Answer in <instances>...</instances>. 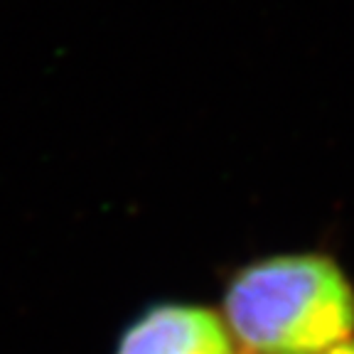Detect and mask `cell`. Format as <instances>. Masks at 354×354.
I'll return each instance as SVG.
<instances>
[{"mask_svg": "<svg viewBox=\"0 0 354 354\" xmlns=\"http://www.w3.org/2000/svg\"><path fill=\"white\" fill-rule=\"evenodd\" d=\"M224 322L251 354H322L352 337L354 288L327 256H268L229 281Z\"/></svg>", "mask_w": 354, "mask_h": 354, "instance_id": "6da1fadb", "label": "cell"}, {"mask_svg": "<svg viewBox=\"0 0 354 354\" xmlns=\"http://www.w3.org/2000/svg\"><path fill=\"white\" fill-rule=\"evenodd\" d=\"M116 354H236V339L205 305L160 303L123 330Z\"/></svg>", "mask_w": 354, "mask_h": 354, "instance_id": "7a4b0ae2", "label": "cell"}, {"mask_svg": "<svg viewBox=\"0 0 354 354\" xmlns=\"http://www.w3.org/2000/svg\"><path fill=\"white\" fill-rule=\"evenodd\" d=\"M322 354H354V337H349V339H344V342L335 344V347H330L327 352H322Z\"/></svg>", "mask_w": 354, "mask_h": 354, "instance_id": "3957f363", "label": "cell"}]
</instances>
